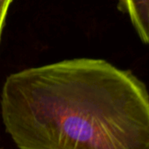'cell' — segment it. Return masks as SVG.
Returning a JSON list of instances; mask_svg holds the SVG:
<instances>
[{
    "instance_id": "obj_1",
    "label": "cell",
    "mask_w": 149,
    "mask_h": 149,
    "mask_svg": "<svg viewBox=\"0 0 149 149\" xmlns=\"http://www.w3.org/2000/svg\"><path fill=\"white\" fill-rule=\"evenodd\" d=\"M19 149H149V93L102 59L65 60L13 73L0 97Z\"/></svg>"
},
{
    "instance_id": "obj_2",
    "label": "cell",
    "mask_w": 149,
    "mask_h": 149,
    "mask_svg": "<svg viewBox=\"0 0 149 149\" xmlns=\"http://www.w3.org/2000/svg\"><path fill=\"white\" fill-rule=\"evenodd\" d=\"M118 9L126 14L140 40L149 45V0H118Z\"/></svg>"
},
{
    "instance_id": "obj_3",
    "label": "cell",
    "mask_w": 149,
    "mask_h": 149,
    "mask_svg": "<svg viewBox=\"0 0 149 149\" xmlns=\"http://www.w3.org/2000/svg\"><path fill=\"white\" fill-rule=\"evenodd\" d=\"M13 0H0V40L6 22V18L9 10V7Z\"/></svg>"
}]
</instances>
